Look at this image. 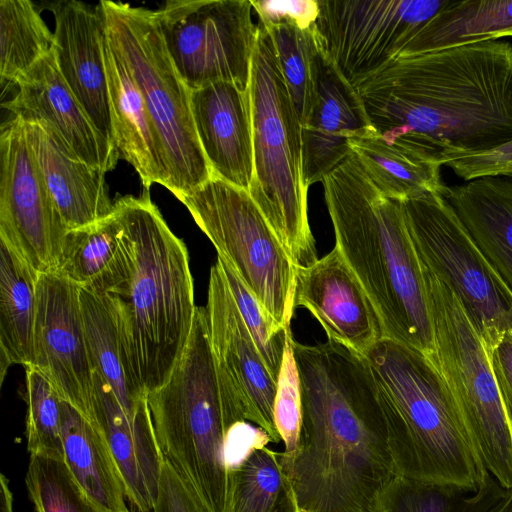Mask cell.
Returning <instances> with one entry per match:
<instances>
[{
  "label": "cell",
  "instance_id": "obj_8",
  "mask_svg": "<svg viewBox=\"0 0 512 512\" xmlns=\"http://www.w3.org/2000/svg\"><path fill=\"white\" fill-rule=\"evenodd\" d=\"M100 3L108 38L145 101L168 172L167 189L179 199L212 177L195 130L190 90L167 51L155 10L108 0Z\"/></svg>",
  "mask_w": 512,
  "mask_h": 512
},
{
  "label": "cell",
  "instance_id": "obj_39",
  "mask_svg": "<svg viewBox=\"0 0 512 512\" xmlns=\"http://www.w3.org/2000/svg\"><path fill=\"white\" fill-rule=\"evenodd\" d=\"M465 494L457 489L396 476L379 512H454Z\"/></svg>",
  "mask_w": 512,
  "mask_h": 512
},
{
  "label": "cell",
  "instance_id": "obj_34",
  "mask_svg": "<svg viewBox=\"0 0 512 512\" xmlns=\"http://www.w3.org/2000/svg\"><path fill=\"white\" fill-rule=\"evenodd\" d=\"M263 25L273 40L291 100L304 124L316 103L319 89L321 52L313 27L301 29L289 22Z\"/></svg>",
  "mask_w": 512,
  "mask_h": 512
},
{
  "label": "cell",
  "instance_id": "obj_13",
  "mask_svg": "<svg viewBox=\"0 0 512 512\" xmlns=\"http://www.w3.org/2000/svg\"><path fill=\"white\" fill-rule=\"evenodd\" d=\"M448 0H318L320 52L353 87L398 59Z\"/></svg>",
  "mask_w": 512,
  "mask_h": 512
},
{
  "label": "cell",
  "instance_id": "obj_41",
  "mask_svg": "<svg viewBox=\"0 0 512 512\" xmlns=\"http://www.w3.org/2000/svg\"><path fill=\"white\" fill-rule=\"evenodd\" d=\"M153 512H208L196 493L164 459Z\"/></svg>",
  "mask_w": 512,
  "mask_h": 512
},
{
  "label": "cell",
  "instance_id": "obj_38",
  "mask_svg": "<svg viewBox=\"0 0 512 512\" xmlns=\"http://www.w3.org/2000/svg\"><path fill=\"white\" fill-rule=\"evenodd\" d=\"M292 329L288 331L274 399V423L284 443V457L292 456L298 446L303 404L299 371L293 350Z\"/></svg>",
  "mask_w": 512,
  "mask_h": 512
},
{
  "label": "cell",
  "instance_id": "obj_10",
  "mask_svg": "<svg viewBox=\"0 0 512 512\" xmlns=\"http://www.w3.org/2000/svg\"><path fill=\"white\" fill-rule=\"evenodd\" d=\"M268 313L290 328L296 266L247 190L217 177L178 199Z\"/></svg>",
  "mask_w": 512,
  "mask_h": 512
},
{
  "label": "cell",
  "instance_id": "obj_21",
  "mask_svg": "<svg viewBox=\"0 0 512 512\" xmlns=\"http://www.w3.org/2000/svg\"><path fill=\"white\" fill-rule=\"evenodd\" d=\"M374 131L356 88L321 54L318 97L302 124L305 187L322 182L352 154L351 139Z\"/></svg>",
  "mask_w": 512,
  "mask_h": 512
},
{
  "label": "cell",
  "instance_id": "obj_26",
  "mask_svg": "<svg viewBox=\"0 0 512 512\" xmlns=\"http://www.w3.org/2000/svg\"><path fill=\"white\" fill-rule=\"evenodd\" d=\"M63 460L99 512H129L125 486L97 423L61 400Z\"/></svg>",
  "mask_w": 512,
  "mask_h": 512
},
{
  "label": "cell",
  "instance_id": "obj_44",
  "mask_svg": "<svg viewBox=\"0 0 512 512\" xmlns=\"http://www.w3.org/2000/svg\"><path fill=\"white\" fill-rule=\"evenodd\" d=\"M486 350L501 398L512 424V331L501 334Z\"/></svg>",
  "mask_w": 512,
  "mask_h": 512
},
{
  "label": "cell",
  "instance_id": "obj_12",
  "mask_svg": "<svg viewBox=\"0 0 512 512\" xmlns=\"http://www.w3.org/2000/svg\"><path fill=\"white\" fill-rule=\"evenodd\" d=\"M251 0H171L155 10L167 51L190 91L216 82L249 89L257 26Z\"/></svg>",
  "mask_w": 512,
  "mask_h": 512
},
{
  "label": "cell",
  "instance_id": "obj_7",
  "mask_svg": "<svg viewBox=\"0 0 512 512\" xmlns=\"http://www.w3.org/2000/svg\"><path fill=\"white\" fill-rule=\"evenodd\" d=\"M250 96L254 174L249 193L296 267L318 260L302 174V124L273 40L257 25Z\"/></svg>",
  "mask_w": 512,
  "mask_h": 512
},
{
  "label": "cell",
  "instance_id": "obj_22",
  "mask_svg": "<svg viewBox=\"0 0 512 512\" xmlns=\"http://www.w3.org/2000/svg\"><path fill=\"white\" fill-rule=\"evenodd\" d=\"M95 420L123 478L126 498L139 512H153L164 457L158 446L148 401L134 422L124 412L110 386L94 373Z\"/></svg>",
  "mask_w": 512,
  "mask_h": 512
},
{
  "label": "cell",
  "instance_id": "obj_14",
  "mask_svg": "<svg viewBox=\"0 0 512 512\" xmlns=\"http://www.w3.org/2000/svg\"><path fill=\"white\" fill-rule=\"evenodd\" d=\"M0 240L37 273L56 272L68 227L29 146L24 122L4 121L0 134Z\"/></svg>",
  "mask_w": 512,
  "mask_h": 512
},
{
  "label": "cell",
  "instance_id": "obj_35",
  "mask_svg": "<svg viewBox=\"0 0 512 512\" xmlns=\"http://www.w3.org/2000/svg\"><path fill=\"white\" fill-rule=\"evenodd\" d=\"M25 483L36 512H99L63 459L30 455Z\"/></svg>",
  "mask_w": 512,
  "mask_h": 512
},
{
  "label": "cell",
  "instance_id": "obj_27",
  "mask_svg": "<svg viewBox=\"0 0 512 512\" xmlns=\"http://www.w3.org/2000/svg\"><path fill=\"white\" fill-rule=\"evenodd\" d=\"M117 209L89 226L69 230L56 273L101 294L111 293L126 276V252Z\"/></svg>",
  "mask_w": 512,
  "mask_h": 512
},
{
  "label": "cell",
  "instance_id": "obj_5",
  "mask_svg": "<svg viewBox=\"0 0 512 512\" xmlns=\"http://www.w3.org/2000/svg\"><path fill=\"white\" fill-rule=\"evenodd\" d=\"M364 356L381 388L397 476L474 493L488 471L437 364L385 337Z\"/></svg>",
  "mask_w": 512,
  "mask_h": 512
},
{
  "label": "cell",
  "instance_id": "obj_1",
  "mask_svg": "<svg viewBox=\"0 0 512 512\" xmlns=\"http://www.w3.org/2000/svg\"><path fill=\"white\" fill-rule=\"evenodd\" d=\"M376 132L439 166L512 139V43L394 60L356 87Z\"/></svg>",
  "mask_w": 512,
  "mask_h": 512
},
{
  "label": "cell",
  "instance_id": "obj_16",
  "mask_svg": "<svg viewBox=\"0 0 512 512\" xmlns=\"http://www.w3.org/2000/svg\"><path fill=\"white\" fill-rule=\"evenodd\" d=\"M80 290L59 273L39 275L31 366L50 381L62 400L96 423L94 370Z\"/></svg>",
  "mask_w": 512,
  "mask_h": 512
},
{
  "label": "cell",
  "instance_id": "obj_31",
  "mask_svg": "<svg viewBox=\"0 0 512 512\" xmlns=\"http://www.w3.org/2000/svg\"><path fill=\"white\" fill-rule=\"evenodd\" d=\"M349 144L386 197L403 200L425 193L444 195L448 188L441 178V166L387 143L376 131L351 139Z\"/></svg>",
  "mask_w": 512,
  "mask_h": 512
},
{
  "label": "cell",
  "instance_id": "obj_36",
  "mask_svg": "<svg viewBox=\"0 0 512 512\" xmlns=\"http://www.w3.org/2000/svg\"><path fill=\"white\" fill-rule=\"evenodd\" d=\"M26 370V438L30 455L63 459L61 397L50 381L32 366Z\"/></svg>",
  "mask_w": 512,
  "mask_h": 512
},
{
  "label": "cell",
  "instance_id": "obj_18",
  "mask_svg": "<svg viewBox=\"0 0 512 512\" xmlns=\"http://www.w3.org/2000/svg\"><path fill=\"white\" fill-rule=\"evenodd\" d=\"M295 308L305 307L328 341L365 355L383 331L360 281L337 247L307 267H296Z\"/></svg>",
  "mask_w": 512,
  "mask_h": 512
},
{
  "label": "cell",
  "instance_id": "obj_23",
  "mask_svg": "<svg viewBox=\"0 0 512 512\" xmlns=\"http://www.w3.org/2000/svg\"><path fill=\"white\" fill-rule=\"evenodd\" d=\"M24 125L29 146L68 229L89 226L111 214L114 202L106 173L81 160L48 124L33 121Z\"/></svg>",
  "mask_w": 512,
  "mask_h": 512
},
{
  "label": "cell",
  "instance_id": "obj_17",
  "mask_svg": "<svg viewBox=\"0 0 512 512\" xmlns=\"http://www.w3.org/2000/svg\"><path fill=\"white\" fill-rule=\"evenodd\" d=\"M49 8L55 21L53 50L60 73L98 132L117 149L105 67L104 9L100 2L92 5L77 0L53 2Z\"/></svg>",
  "mask_w": 512,
  "mask_h": 512
},
{
  "label": "cell",
  "instance_id": "obj_3",
  "mask_svg": "<svg viewBox=\"0 0 512 512\" xmlns=\"http://www.w3.org/2000/svg\"><path fill=\"white\" fill-rule=\"evenodd\" d=\"M122 223L125 279L106 294L115 311L124 364L144 394L169 378L188 342L196 305L188 250L149 190L114 201Z\"/></svg>",
  "mask_w": 512,
  "mask_h": 512
},
{
  "label": "cell",
  "instance_id": "obj_4",
  "mask_svg": "<svg viewBox=\"0 0 512 512\" xmlns=\"http://www.w3.org/2000/svg\"><path fill=\"white\" fill-rule=\"evenodd\" d=\"M322 183L335 247L368 295L383 337L436 363L423 268L401 200L384 196L353 153Z\"/></svg>",
  "mask_w": 512,
  "mask_h": 512
},
{
  "label": "cell",
  "instance_id": "obj_42",
  "mask_svg": "<svg viewBox=\"0 0 512 512\" xmlns=\"http://www.w3.org/2000/svg\"><path fill=\"white\" fill-rule=\"evenodd\" d=\"M263 24L289 22L310 29L319 16L318 0H251Z\"/></svg>",
  "mask_w": 512,
  "mask_h": 512
},
{
  "label": "cell",
  "instance_id": "obj_40",
  "mask_svg": "<svg viewBox=\"0 0 512 512\" xmlns=\"http://www.w3.org/2000/svg\"><path fill=\"white\" fill-rule=\"evenodd\" d=\"M446 166L465 181L512 176V139L492 149L453 160Z\"/></svg>",
  "mask_w": 512,
  "mask_h": 512
},
{
  "label": "cell",
  "instance_id": "obj_2",
  "mask_svg": "<svg viewBox=\"0 0 512 512\" xmlns=\"http://www.w3.org/2000/svg\"><path fill=\"white\" fill-rule=\"evenodd\" d=\"M293 350L303 416L297 449L282 463L300 512H379L397 473L366 357L328 340H293Z\"/></svg>",
  "mask_w": 512,
  "mask_h": 512
},
{
  "label": "cell",
  "instance_id": "obj_20",
  "mask_svg": "<svg viewBox=\"0 0 512 512\" xmlns=\"http://www.w3.org/2000/svg\"><path fill=\"white\" fill-rule=\"evenodd\" d=\"M190 103L212 177L249 192L254 174L250 87L212 83L190 91Z\"/></svg>",
  "mask_w": 512,
  "mask_h": 512
},
{
  "label": "cell",
  "instance_id": "obj_29",
  "mask_svg": "<svg viewBox=\"0 0 512 512\" xmlns=\"http://www.w3.org/2000/svg\"><path fill=\"white\" fill-rule=\"evenodd\" d=\"M507 36L512 37V0H448L399 58Z\"/></svg>",
  "mask_w": 512,
  "mask_h": 512
},
{
  "label": "cell",
  "instance_id": "obj_11",
  "mask_svg": "<svg viewBox=\"0 0 512 512\" xmlns=\"http://www.w3.org/2000/svg\"><path fill=\"white\" fill-rule=\"evenodd\" d=\"M421 264L456 296L485 348L512 331V295L443 195L401 200Z\"/></svg>",
  "mask_w": 512,
  "mask_h": 512
},
{
  "label": "cell",
  "instance_id": "obj_9",
  "mask_svg": "<svg viewBox=\"0 0 512 512\" xmlns=\"http://www.w3.org/2000/svg\"><path fill=\"white\" fill-rule=\"evenodd\" d=\"M436 364L484 468L512 487V424L487 350L456 296L423 265Z\"/></svg>",
  "mask_w": 512,
  "mask_h": 512
},
{
  "label": "cell",
  "instance_id": "obj_28",
  "mask_svg": "<svg viewBox=\"0 0 512 512\" xmlns=\"http://www.w3.org/2000/svg\"><path fill=\"white\" fill-rule=\"evenodd\" d=\"M39 273L0 240V373L33 362Z\"/></svg>",
  "mask_w": 512,
  "mask_h": 512
},
{
  "label": "cell",
  "instance_id": "obj_32",
  "mask_svg": "<svg viewBox=\"0 0 512 512\" xmlns=\"http://www.w3.org/2000/svg\"><path fill=\"white\" fill-rule=\"evenodd\" d=\"M224 512H300L281 452L255 447L228 470Z\"/></svg>",
  "mask_w": 512,
  "mask_h": 512
},
{
  "label": "cell",
  "instance_id": "obj_15",
  "mask_svg": "<svg viewBox=\"0 0 512 512\" xmlns=\"http://www.w3.org/2000/svg\"><path fill=\"white\" fill-rule=\"evenodd\" d=\"M205 308L219 389L230 425L251 422L278 444L281 438L273 414L277 381L257 349L217 261L210 270Z\"/></svg>",
  "mask_w": 512,
  "mask_h": 512
},
{
  "label": "cell",
  "instance_id": "obj_43",
  "mask_svg": "<svg viewBox=\"0 0 512 512\" xmlns=\"http://www.w3.org/2000/svg\"><path fill=\"white\" fill-rule=\"evenodd\" d=\"M454 512H512V487L502 486L487 472L472 496L458 499Z\"/></svg>",
  "mask_w": 512,
  "mask_h": 512
},
{
  "label": "cell",
  "instance_id": "obj_25",
  "mask_svg": "<svg viewBox=\"0 0 512 512\" xmlns=\"http://www.w3.org/2000/svg\"><path fill=\"white\" fill-rule=\"evenodd\" d=\"M443 197L512 295V180L478 178L448 186Z\"/></svg>",
  "mask_w": 512,
  "mask_h": 512
},
{
  "label": "cell",
  "instance_id": "obj_45",
  "mask_svg": "<svg viewBox=\"0 0 512 512\" xmlns=\"http://www.w3.org/2000/svg\"><path fill=\"white\" fill-rule=\"evenodd\" d=\"M0 512H14L13 494L9 487V480L4 475H0Z\"/></svg>",
  "mask_w": 512,
  "mask_h": 512
},
{
  "label": "cell",
  "instance_id": "obj_24",
  "mask_svg": "<svg viewBox=\"0 0 512 512\" xmlns=\"http://www.w3.org/2000/svg\"><path fill=\"white\" fill-rule=\"evenodd\" d=\"M105 67L116 147L120 157L139 175L144 189L157 183L166 188L169 176L145 101L134 77L108 35Z\"/></svg>",
  "mask_w": 512,
  "mask_h": 512
},
{
  "label": "cell",
  "instance_id": "obj_30",
  "mask_svg": "<svg viewBox=\"0 0 512 512\" xmlns=\"http://www.w3.org/2000/svg\"><path fill=\"white\" fill-rule=\"evenodd\" d=\"M86 342L94 373L113 390L129 419L134 418L147 395L131 381L123 359L113 305L106 294L80 290Z\"/></svg>",
  "mask_w": 512,
  "mask_h": 512
},
{
  "label": "cell",
  "instance_id": "obj_37",
  "mask_svg": "<svg viewBox=\"0 0 512 512\" xmlns=\"http://www.w3.org/2000/svg\"><path fill=\"white\" fill-rule=\"evenodd\" d=\"M240 315L253 338L269 372L277 381L286 337L290 328L281 326L264 308L255 295L239 278L233 268L221 257H217Z\"/></svg>",
  "mask_w": 512,
  "mask_h": 512
},
{
  "label": "cell",
  "instance_id": "obj_19",
  "mask_svg": "<svg viewBox=\"0 0 512 512\" xmlns=\"http://www.w3.org/2000/svg\"><path fill=\"white\" fill-rule=\"evenodd\" d=\"M15 85L16 94L2 103L13 116L24 122L48 124L91 167L105 173L115 168L119 151L98 132L67 85L54 50L24 73Z\"/></svg>",
  "mask_w": 512,
  "mask_h": 512
},
{
  "label": "cell",
  "instance_id": "obj_6",
  "mask_svg": "<svg viewBox=\"0 0 512 512\" xmlns=\"http://www.w3.org/2000/svg\"><path fill=\"white\" fill-rule=\"evenodd\" d=\"M161 453L196 493L208 512H224L228 468L226 437L231 425L219 389L205 307L168 380L147 394Z\"/></svg>",
  "mask_w": 512,
  "mask_h": 512
},
{
  "label": "cell",
  "instance_id": "obj_33",
  "mask_svg": "<svg viewBox=\"0 0 512 512\" xmlns=\"http://www.w3.org/2000/svg\"><path fill=\"white\" fill-rule=\"evenodd\" d=\"M54 47V35L28 0L0 1L1 83L17 80Z\"/></svg>",
  "mask_w": 512,
  "mask_h": 512
}]
</instances>
